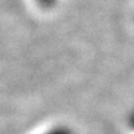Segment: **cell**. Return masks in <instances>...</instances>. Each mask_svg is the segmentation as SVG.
I'll return each instance as SVG.
<instances>
[{"label": "cell", "mask_w": 134, "mask_h": 134, "mask_svg": "<svg viewBox=\"0 0 134 134\" xmlns=\"http://www.w3.org/2000/svg\"><path fill=\"white\" fill-rule=\"evenodd\" d=\"M37 1L41 5H43V6H47V5L53 4V1H55V0H37Z\"/></svg>", "instance_id": "cell-2"}, {"label": "cell", "mask_w": 134, "mask_h": 134, "mask_svg": "<svg viewBox=\"0 0 134 134\" xmlns=\"http://www.w3.org/2000/svg\"><path fill=\"white\" fill-rule=\"evenodd\" d=\"M43 134H73V132L67 127H56V128H52L51 130H48Z\"/></svg>", "instance_id": "cell-1"}]
</instances>
